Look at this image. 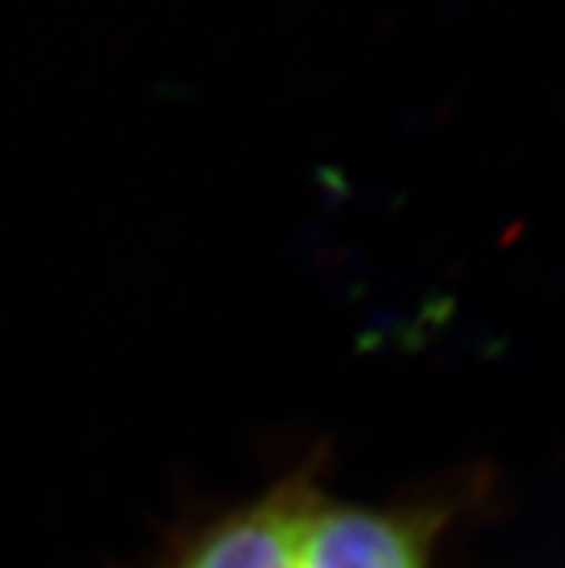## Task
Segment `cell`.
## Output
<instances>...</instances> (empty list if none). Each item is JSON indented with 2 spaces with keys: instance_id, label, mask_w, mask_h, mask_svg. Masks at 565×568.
Segmentation results:
<instances>
[{
  "instance_id": "obj_1",
  "label": "cell",
  "mask_w": 565,
  "mask_h": 568,
  "mask_svg": "<svg viewBox=\"0 0 565 568\" xmlns=\"http://www.w3.org/2000/svg\"><path fill=\"white\" fill-rule=\"evenodd\" d=\"M453 499L332 503L321 494L303 528L301 568H433Z\"/></svg>"
},
{
  "instance_id": "obj_2",
  "label": "cell",
  "mask_w": 565,
  "mask_h": 568,
  "mask_svg": "<svg viewBox=\"0 0 565 568\" xmlns=\"http://www.w3.org/2000/svg\"><path fill=\"white\" fill-rule=\"evenodd\" d=\"M317 479L312 462L292 470L265 494L196 528L159 568H301L303 528L323 494Z\"/></svg>"
}]
</instances>
